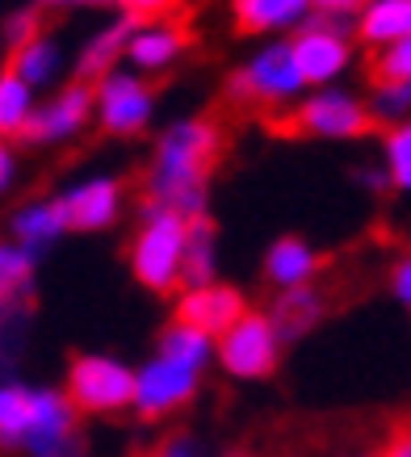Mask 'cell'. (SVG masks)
Returning a JSON list of instances; mask_svg holds the SVG:
<instances>
[{
    "label": "cell",
    "mask_w": 411,
    "mask_h": 457,
    "mask_svg": "<svg viewBox=\"0 0 411 457\" xmlns=\"http://www.w3.org/2000/svg\"><path fill=\"white\" fill-rule=\"evenodd\" d=\"M222 147V126L210 118H189L164 130L160 152H155V168H151V206L180 214L189 222L202 214L206 206V177L219 164Z\"/></svg>",
    "instance_id": "6da1fadb"
},
{
    "label": "cell",
    "mask_w": 411,
    "mask_h": 457,
    "mask_svg": "<svg viewBox=\"0 0 411 457\" xmlns=\"http://www.w3.org/2000/svg\"><path fill=\"white\" fill-rule=\"evenodd\" d=\"M185 227L189 222L180 214H168V210H147V222L135 239V278L147 286V290H172L180 278V256H185Z\"/></svg>",
    "instance_id": "7a4b0ae2"
},
{
    "label": "cell",
    "mask_w": 411,
    "mask_h": 457,
    "mask_svg": "<svg viewBox=\"0 0 411 457\" xmlns=\"http://www.w3.org/2000/svg\"><path fill=\"white\" fill-rule=\"evenodd\" d=\"M68 395L80 411L110 416L135 403V370L113 357H76L68 370Z\"/></svg>",
    "instance_id": "3957f363"
},
{
    "label": "cell",
    "mask_w": 411,
    "mask_h": 457,
    "mask_svg": "<svg viewBox=\"0 0 411 457\" xmlns=\"http://www.w3.org/2000/svg\"><path fill=\"white\" fill-rule=\"evenodd\" d=\"M302 88L298 63L289 55V42H273L264 46L261 55L247 59L244 71L231 76V97L244 101H261V105H277V101H289Z\"/></svg>",
    "instance_id": "277c9868"
},
{
    "label": "cell",
    "mask_w": 411,
    "mask_h": 457,
    "mask_svg": "<svg viewBox=\"0 0 411 457\" xmlns=\"http://www.w3.org/2000/svg\"><path fill=\"white\" fill-rule=\"evenodd\" d=\"M277 345L281 340L269 328V315H252L247 311L235 328L222 332L219 361L227 365V374H235V378H264V374H273V365H277Z\"/></svg>",
    "instance_id": "5b68a950"
},
{
    "label": "cell",
    "mask_w": 411,
    "mask_h": 457,
    "mask_svg": "<svg viewBox=\"0 0 411 457\" xmlns=\"http://www.w3.org/2000/svg\"><path fill=\"white\" fill-rule=\"evenodd\" d=\"M151 105L155 101H151L147 84L135 76H122V71H110L93 93V110L110 135H138L151 122Z\"/></svg>",
    "instance_id": "8992f818"
},
{
    "label": "cell",
    "mask_w": 411,
    "mask_h": 457,
    "mask_svg": "<svg viewBox=\"0 0 411 457\" xmlns=\"http://www.w3.org/2000/svg\"><path fill=\"white\" fill-rule=\"evenodd\" d=\"M193 390H197V374L193 370H185V365H177L168 357H155L135 374V407L147 420H160L168 411L185 407L193 399Z\"/></svg>",
    "instance_id": "52a82bcc"
},
{
    "label": "cell",
    "mask_w": 411,
    "mask_h": 457,
    "mask_svg": "<svg viewBox=\"0 0 411 457\" xmlns=\"http://www.w3.org/2000/svg\"><path fill=\"white\" fill-rule=\"evenodd\" d=\"M294 122H298V130H311L319 139H356L373 126V118L356 97L328 88V93H315L311 101H302L294 110Z\"/></svg>",
    "instance_id": "ba28073f"
},
{
    "label": "cell",
    "mask_w": 411,
    "mask_h": 457,
    "mask_svg": "<svg viewBox=\"0 0 411 457\" xmlns=\"http://www.w3.org/2000/svg\"><path fill=\"white\" fill-rule=\"evenodd\" d=\"M88 118H93V88L88 84H71L55 101H46L42 110L29 113L21 135L29 143H59V139H71Z\"/></svg>",
    "instance_id": "9c48e42d"
},
{
    "label": "cell",
    "mask_w": 411,
    "mask_h": 457,
    "mask_svg": "<svg viewBox=\"0 0 411 457\" xmlns=\"http://www.w3.org/2000/svg\"><path fill=\"white\" fill-rule=\"evenodd\" d=\"M177 323L193 328L202 336H222L227 328H235L239 319L247 315L244 294L235 286H206V290H189L177 306Z\"/></svg>",
    "instance_id": "30bf717a"
},
{
    "label": "cell",
    "mask_w": 411,
    "mask_h": 457,
    "mask_svg": "<svg viewBox=\"0 0 411 457\" xmlns=\"http://www.w3.org/2000/svg\"><path fill=\"white\" fill-rule=\"evenodd\" d=\"M122 210V185L113 177H93L76 185L71 194L59 197V214H63V227H76V231H101L110 227Z\"/></svg>",
    "instance_id": "8fae6325"
},
{
    "label": "cell",
    "mask_w": 411,
    "mask_h": 457,
    "mask_svg": "<svg viewBox=\"0 0 411 457\" xmlns=\"http://www.w3.org/2000/svg\"><path fill=\"white\" fill-rule=\"evenodd\" d=\"M289 55L298 63L302 84H323L344 71V63H348V42H344L340 34L306 26L298 38L289 42Z\"/></svg>",
    "instance_id": "7c38bea8"
},
{
    "label": "cell",
    "mask_w": 411,
    "mask_h": 457,
    "mask_svg": "<svg viewBox=\"0 0 411 457\" xmlns=\"http://www.w3.org/2000/svg\"><path fill=\"white\" fill-rule=\"evenodd\" d=\"M185 46H189V34L168 17V21H155V26H147V29H135L130 42H126V55L135 59L138 68L160 71V68H168Z\"/></svg>",
    "instance_id": "4fadbf2b"
},
{
    "label": "cell",
    "mask_w": 411,
    "mask_h": 457,
    "mask_svg": "<svg viewBox=\"0 0 411 457\" xmlns=\"http://www.w3.org/2000/svg\"><path fill=\"white\" fill-rule=\"evenodd\" d=\"M189 290H206L214 286V227L206 222V214L189 219L185 227V256H180V278Z\"/></svg>",
    "instance_id": "5bb4252c"
},
{
    "label": "cell",
    "mask_w": 411,
    "mask_h": 457,
    "mask_svg": "<svg viewBox=\"0 0 411 457\" xmlns=\"http://www.w3.org/2000/svg\"><path fill=\"white\" fill-rule=\"evenodd\" d=\"M356 29L373 46H395L411 34V0H373L361 9Z\"/></svg>",
    "instance_id": "9a60e30c"
},
{
    "label": "cell",
    "mask_w": 411,
    "mask_h": 457,
    "mask_svg": "<svg viewBox=\"0 0 411 457\" xmlns=\"http://www.w3.org/2000/svg\"><path fill=\"white\" fill-rule=\"evenodd\" d=\"M269 278L281 286V290H306V281L319 273V256L302 239H277L273 248H269Z\"/></svg>",
    "instance_id": "2e32d148"
},
{
    "label": "cell",
    "mask_w": 411,
    "mask_h": 457,
    "mask_svg": "<svg viewBox=\"0 0 411 457\" xmlns=\"http://www.w3.org/2000/svg\"><path fill=\"white\" fill-rule=\"evenodd\" d=\"M306 13L311 9L302 0H244V4H235V26L244 34H264V29L306 21Z\"/></svg>",
    "instance_id": "e0dca14e"
},
{
    "label": "cell",
    "mask_w": 411,
    "mask_h": 457,
    "mask_svg": "<svg viewBox=\"0 0 411 457\" xmlns=\"http://www.w3.org/2000/svg\"><path fill=\"white\" fill-rule=\"evenodd\" d=\"M319 315H323V298H319L315 290H286L277 298L273 315H269V328H273L277 340H294V336L306 332Z\"/></svg>",
    "instance_id": "ac0fdd59"
},
{
    "label": "cell",
    "mask_w": 411,
    "mask_h": 457,
    "mask_svg": "<svg viewBox=\"0 0 411 457\" xmlns=\"http://www.w3.org/2000/svg\"><path fill=\"white\" fill-rule=\"evenodd\" d=\"M68 231L63 227V214H59V202H29L13 214V236L21 239V248H46L51 239H59Z\"/></svg>",
    "instance_id": "d6986e66"
},
{
    "label": "cell",
    "mask_w": 411,
    "mask_h": 457,
    "mask_svg": "<svg viewBox=\"0 0 411 457\" xmlns=\"http://www.w3.org/2000/svg\"><path fill=\"white\" fill-rule=\"evenodd\" d=\"M29 420H34V390L0 386V449H26Z\"/></svg>",
    "instance_id": "ffe728a7"
},
{
    "label": "cell",
    "mask_w": 411,
    "mask_h": 457,
    "mask_svg": "<svg viewBox=\"0 0 411 457\" xmlns=\"http://www.w3.org/2000/svg\"><path fill=\"white\" fill-rule=\"evenodd\" d=\"M59 68H63V55H59V46L51 38H34V42H26L21 51H13V76L26 88H42V84H51L59 76Z\"/></svg>",
    "instance_id": "44dd1931"
},
{
    "label": "cell",
    "mask_w": 411,
    "mask_h": 457,
    "mask_svg": "<svg viewBox=\"0 0 411 457\" xmlns=\"http://www.w3.org/2000/svg\"><path fill=\"white\" fill-rule=\"evenodd\" d=\"M130 34H135V21H130V17H118L113 26L101 29V34H96V38L84 46V55H80V76H84V80H93V76H105V68H110L113 59L126 51Z\"/></svg>",
    "instance_id": "7402d4cb"
},
{
    "label": "cell",
    "mask_w": 411,
    "mask_h": 457,
    "mask_svg": "<svg viewBox=\"0 0 411 457\" xmlns=\"http://www.w3.org/2000/svg\"><path fill=\"white\" fill-rule=\"evenodd\" d=\"M160 357L177 361V365H185V370H202L206 361L214 357V345H210V336L193 332V328H185V323H172L164 336H160Z\"/></svg>",
    "instance_id": "603a6c76"
},
{
    "label": "cell",
    "mask_w": 411,
    "mask_h": 457,
    "mask_svg": "<svg viewBox=\"0 0 411 457\" xmlns=\"http://www.w3.org/2000/svg\"><path fill=\"white\" fill-rule=\"evenodd\" d=\"M29 113H34L29 88L17 80L13 71H4V76H0V135H21L29 122Z\"/></svg>",
    "instance_id": "cb8c5ba5"
},
{
    "label": "cell",
    "mask_w": 411,
    "mask_h": 457,
    "mask_svg": "<svg viewBox=\"0 0 411 457\" xmlns=\"http://www.w3.org/2000/svg\"><path fill=\"white\" fill-rule=\"evenodd\" d=\"M29 278H34V252L17 248V244H0V298L26 294Z\"/></svg>",
    "instance_id": "d4e9b609"
},
{
    "label": "cell",
    "mask_w": 411,
    "mask_h": 457,
    "mask_svg": "<svg viewBox=\"0 0 411 457\" xmlns=\"http://www.w3.org/2000/svg\"><path fill=\"white\" fill-rule=\"evenodd\" d=\"M373 80H378V88L382 84H411V34L373 59Z\"/></svg>",
    "instance_id": "484cf974"
},
{
    "label": "cell",
    "mask_w": 411,
    "mask_h": 457,
    "mask_svg": "<svg viewBox=\"0 0 411 457\" xmlns=\"http://www.w3.org/2000/svg\"><path fill=\"white\" fill-rule=\"evenodd\" d=\"M386 164L398 189H411V122H398L386 139Z\"/></svg>",
    "instance_id": "4316f807"
},
{
    "label": "cell",
    "mask_w": 411,
    "mask_h": 457,
    "mask_svg": "<svg viewBox=\"0 0 411 457\" xmlns=\"http://www.w3.org/2000/svg\"><path fill=\"white\" fill-rule=\"evenodd\" d=\"M407 110H411V88L407 84H382L378 97H373L370 118H403Z\"/></svg>",
    "instance_id": "83f0119b"
},
{
    "label": "cell",
    "mask_w": 411,
    "mask_h": 457,
    "mask_svg": "<svg viewBox=\"0 0 411 457\" xmlns=\"http://www.w3.org/2000/svg\"><path fill=\"white\" fill-rule=\"evenodd\" d=\"M38 9H26V13H17L13 21H9V42H13V51H21L26 42L38 38Z\"/></svg>",
    "instance_id": "f1b7e54d"
},
{
    "label": "cell",
    "mask_w": 411,
    "mask_h": 457,
    "mask_svg": "<svg viewBox=\"0 0 411 457\" xmlns=\"http://www.w3.org/2000/svg\"><path fill=\"white\" fill-rule=\"evenodd\" d=\"M395 294L411 306V256H407V261H398V264H395Z\"/></svg>",
    "instance_id": "f546056e"
},
{
    "label": "cell",
    "mask_w": 411,
    "mask_h": 457,
    "mask_svg": "<svg viewBox=\"0 0 411 457\" xmlns=\"http://www.w3.org/2000/svg\"><path fill=\"white\" fill-rule=\"evenodd\" d=\"M386 457H411V428H398L386 445Z\"/></svg>",
    "instance_id": "4dcf8cb0"
},
{
    "label": "cell",
    "mask_w": 411,
    "mask_h": 457,
    "mask_svg": "<svg viewBox=\"0 0 411 457\" xmlns=\"http://www.w3.org/2000/svg\"><path fill=\"white\" fill-rule=\"evenodd\" d=\"M13 152H9V147H4V143H0V194H4V189H9V180H13Z\"/></svg>",
    "instance_id": "1f68e13d"
},
{
    "label": "cell",
    "mask_w": 411,
    "mask_h": 457,
    "mask_svg": "<svg viewBox=\"0 0 411 457\" xmlns=\"http://www.w3.org/2000/svg\"><path fill=\"white\" fill-rule=\"evenodd\" d=\"M407 88H411V84H407Z\"/></svg>",
    "instance_id": "d6a6232c"
}]
</instances>
